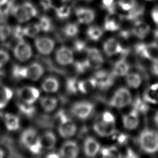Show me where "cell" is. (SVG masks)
I'll use <instances>...</instances> for the list:
<instances>
[{
  "mask_svg": "<svg viewBox=\"0 0 158 158\" xmlns=\"http://www.w3.org/2000/svg\"><path fill=\"white\" fill-rule=\"evenodd\" d=\"M139 114L131 109L130 112L122 116V123L124 128L128 130H133L136 129L139 123Z\"/></svg>",
  "mask_w": 158,
  "mask_h": 158,
  "instance_id": "cell-20",
  "label": "cell"
},
{
  "mask_svg": "<svg viewBox=\"0 0 158 158\" xmlns=\"http://www.w3.org/2000/svg\"><path fill=\"white\" fill-rule=\"evenodd\" d=\"M86 52V59L90 69H99L104 63V58L99 50L96 48H89Z\"/></svg>",
  "mask_w": 158,
  "mask_h": 158,
  "instance_id": "cell-13",
  "label": "cell"
},
{
  "mask_svg": "<svg viewBox=\"0 0 158 158\" xmlns=\"http://www.w3.org/2000/svg\"><path fill=\"white\" fill-rule=\"evenodd\" d=\"M79 146L74 140H67L61 146L59 153L62 158H77L79 154Z\"/></svg>",
  "mask_w": 158,
  "mask_h": 158,
  "instance_id": "cell-14",
  "label": "cell"
},
{
  "mask_svg": "<svg viewBox=\"0 0 158 158\" xmlns=\"http://www.w3.org/2000/svg\"><path fill=\"white\" fill-rule=\"evenodd\" d=\"M101 158H122L120 150L115 146H109L101 148Z\"/></svg>",
  "mask_w": 158,
  "mask_h": 158,
  "instance_id": "cell-30",
  "label": "cell"
},
{
  "mask_svg": "<svg viewBox=\"0 0 158 158\" xmlns=\"http://www.w3.org/2000/svg\"><path fill=\"white\" fill-rule=\"evenodd\" d=\"M73 48L77 52L80 53L84 51H86V49L88 48L85 42L81 40H77L74 43Z\"/></svg>",
  "mask_w": 158,
  "mask_h": 158,
  "instance_id": "cell-47",
  "label": "cell"
},
{
  "mask_svg": "<svg viewBox=\"0 0 158 158\" xmlns=\"http://www.w3.org/2000/svg\"><path fill=\"white\" fill-rule=\"evenodd\" d=\"M132 109L137 112L139 114H146L149 110L148 104L139 96H136L131 101Z\"/></svg>",
  "mask_w": 158,
  "mask_h": 158,
  "instance_id": "cell-31",
  "label": "cell"
},
{
  "mask_svg": "<svg viewBox=\"0 0 158 158\" xmlns=\"http://www.w3.org/2000/svg\"><path fill=\"white\" fill-rule=\"evenodd\" d=\"M55 58L59 64L63 66L69 65L74 61L73 52L69 48L61 46L57 50Z\"/></svg>",
  "mask_w": 158,
  "mask_h": 158,
  "instance_id": "cell-16",
  "label": "cell"
},
{
  "mask_svg": "<svg viewBox=\"0 0 158 158\" xmlns=\"http://www.w3.org/2000/svg\"><path fill=\"white\" fill-rule=\"evenodd\" d=\"M78 26L74 23H69L63 28V33L67 37H73L76 36L78 34Z\"/></svg>",
  "mask_w": 158,
  "mask_h": 158,
  "instance_id": "cell-40",
  "label": "cell"
},
{
  "mask_svg": "<svg viewBox=\"0 0 158 158\" xmlns=\"http://www.w3.org/2000/svg\"><path fill=\"white\" fill-rule=\"evenodd\" d=\"M11 13L17 21L23 23L36 17L38 11L33 4L25 2L19 5H14Z\"/></svg>",
  "mask_w": 158,
  "mask_h": 158,
  "instance_id": "cell-4",
  "label": "cell"
},
{
  "mask_svg": "<svg viewBox=\"0 0 158 158\" xmlns=\"http://www.w3.org/2000/svg\"><path fill=\"white\" fill-rule=\"evenodd\" d=\"M45 158H62L59 152H54L52 151L47 154Z\"/></svg>",
  "mask_w": 158,
  "mask_h": 158,
  "instance_id": "cell-53",
  "label": "cell"
},
{
  "mask_svg": "<svg viewBox=\"0 0 158 158\" xmlns=\"http://www.w3.org/2000/svg\"><path fill=\"white\" fill-rule=\"evenodd\" d=\"M154 43L156 44L157 48H158V29H157L155 31H154Z\"/></svg>",
  "mask_w": 158,
  "mask_h": 158,
  "instance_id": "cell-55",
  "label": "cell"
},
{
  "mask_svg": "<svg viewBox=\"0 0 158 158\" xmlns=\"http://www.w3.org/2000/svg\"><path fill=\"white\" fill-rule=\"evenodd\" d=\"M135 52L140 57L152 61L158 57V48L154 42L149 44L138 43L135 46Z\"/></svg>",
  "mask_w": 158,
  "mask_h": 158,
  "instance_id": "cell-8",
  "label": "cell"
},
{
  "mask_svg": "<svg viewBox=\"0 0 158 158\" xmlns=\"http://www.w3.org/2000/svg\"><path fill=\"white\" fill-rule=\"evenodd\" d=\"M17 94L20 102L28 104H33L38 99L40 91L35 86H24L17 89Z\"/></svg>",
  "mask_w": 158,
  "mask_h": 158,
  "instance_id": "cell-7",
  "label": "cell"
},
{
  "mask_svg": "<svg viewBox=\"0 0 158 158\" xmlns=\"http://www.w3.org/2000/svg\"><path fill=\"white\" fill-rule=\"evenodd\" d=\"M102 6L109 13H114L115 12V0H102Z\"/></svg>",
  "mask_w": 158,
  "mask_h": 158,
  "instance_id": "cell-46",
  "label": "cell"
},
{
  "mask_svg": "<svg viewBox=\"0 0 158 158\" xmlns=\"http://www.w3.org/2000/svg\"><path fill=\"white\" fill-rule=\"evenodd\" d=\"M153 119H154V122L155 125L158 128V111L155 114Z\"/></svg>",
  "mask_w": 158,
  "mask_h": 158,
  "instance_id": "cell-56",
  "label": "cell"
},
{
  "mask_svg": "<svg viewBox=\"0 0 158 158\" xmlns=\"http://www.w3.org/2000/svg\"><path fill=\"white\" fill-rule=\"evenodd\" d=\"M75 15L80 23L89 24L94 20L95 12L90 8L80 7L75 9Z\"/></svg>",
  "mask_w": 158,
  "mask_h": 158,
  "instance_id": "cell-19",
  "label": "cell"
},
{
  "mask_svg": "<svg viewBox=\"0 0 158 158\" xmlns=\"http://www.w3.org/2000/svg\"><path fill=\"white\" fill-rule=\"evenodd\" d=\"M57 131L60 136L69 138L76 133L77 125L64 110H60L56 114Z\"/></svg>",
  "mask_w": 158,
  "mask_h": 158,
  "instance_id": "cell-3",
  "label": "cell"
},
{
  "mask_svg": "<svg viewBox=\"0 0 158 158\" xmlns=\"http://www.w3.org/2000/svg\"><path fill=\"white\" fill-rule=\"evenodd\" d=\"M103 51L109 57L115 56L118 54H120L122 56L125 57L129 52L128 49L124 48L120 42L114 38H109L104 43Z\"/></svg>",
  "mask_w": 158,
  "mask_h": 158,
  "instance_id": "cell-9",
  "label": "cell"
},
{
  "mask_svg": "<svg viewBox=\"0 0 158 158\" xmlns=\"http://www.w3.org/2000/svg\"><path fill=\"white\" fill-rule=\"evenodd\" d=\"M40 4L44 10H48L52 7V1L51 0H40Z\"/></svg>",
  "mask_w": 158,
  "mask_h": 158,
  "instance_id": "cell-51",
  "label": "cell"
},
{
  "mask_svg": "<svg viewBox=\"0 0 158 158\" xmlns=\"http://www.w3.org/2000/svg\"><path fill=\"white\" fill-rule=\"evenodd\" d=\"M144 12V7L142 5L136 4L130 10L128 11L125 18L129 20H135L143 15Z\"/></svg>",
  "mask_w": 158,
  "mask_h": 158,
  "instance_id": "cell-34",
  "label": "cell"
},
{
  "mask_svg": "<svg viewBox=\"0 0 158 158\" xmlns=\"http://www.w3.org/2000/svg\"><path fill=\"white\" fill-rule=\"evenodd\" d=\"M136 4V0H119L118 1L120 8L125 11L130 10Z\"/></svg>",
  "mask_w": 158,
  "mask_h": 158,
  "instance_id": "cell-44",
  "label": "cell"
},
{
  "mask_svg": "<svg viewBox=\"0 0 158 158\" xmlns=\"http://www.w3.org/2000/svg\"><path fill=\"white\" fill-rule=\"evenodd\" d=\"M96 80L97 88L101 90H107L114 83L115 77L111 72L104 70H99L93 76Z\"/></svg>",
  "mask_w": 158,
  "mask_h": 158,
  "instance_id": "cell-10",
  "label": "cell"
},
{
  "mask_svg": "<svg viewBox=\"0 0 158 158\" xmlns=\"http://www.w3.org/2000/svg\"><path fill=\"white\" fill-rule=\"evenodd\" d=\"M12 33L11 28L3 20L0 21V40L5 41Z\"/></svg>",
  "mask_w": 158,
  "mask_h": 158,
  "instance_id": "cell-43",
  "label": "cell"
},
{
  "mask_svg": "<svg viewBox=\"0 0 158 158\" xmlns=\"http://www.w3.org/2000/svg\"><path fill=\"white\" fill-rule=\"evenodd\" d=\"M146 1H152V0H146Z\"/></svg>",
  "mask_w": 158,
  "mask_h": 158,
  "instance_id": "cell-60",
  "label": "cell"
},
{
  "mask_svg": "<svg viewBox=\"0 0 158 158\" xmlns=\"http://www.w3.org/2000/svg\"><path fill=\"white\" fill-rule=\"evenodd\" d=\"M122 17L114 13H109L105 19L104 27L107 31H114L118 30L121 25Z\"/></svg>",
  "mask_w": 158,
  "mask_h": 158,
  "instance_id": "cell-21",
  "label": "cell"
},
{
  "mask_svg": "<svg viewBox=\"0 0 158 158\" xmlns=\"http://www.w3.org/2000/svg\"><path fill=\"white\" fill-rule=\"evenodd\" d=\"M3 121L6 128L10 131L17 130L20 126L19 117L11 113H6L3 115Z\"/></svg>",
  "mask_w": 158,
  "mask_h": 158,
  "instance_id": "cell-26",
  "label": "cell"
},
{
  "mask_svg": "<svg viewBox=\"0 0 158 158\" xmlns=\"http://www.w3.org/2000/svg\"><path fill=\"white\" fill-rule=\"evenodd\" d=\"M82 1H85V2H91V1H92L93 0H82Z\"/></svg>",
  "mask_w": 158,
  "mask_h": 158,
  "instance_id": "cell-59",
  "label": "cell"
},
{
  "mask_svg": "<svg viewBox=\"0 0 158 158\" xmlns=\"http://www.w3.org/2000/svg\"><path fill=\"white\" fill-rule=\"evenodd\" d=\"M101 146L99 141L92 136H87L83 142V152L88 157L96 156L100 151Z\"/></svg>",
  "mask_w": 158,
  "mask_h": 158,
  "instance_id": "cell-17",
  "label": "cell"
},
{
  "mask_svg": "<svg viewBox=\"0 0 158 158\" xmlns=\"http://www.w3.org/2000/svg\"><path fill=\"white\" fill-rule=\"evenodd\" d=\"M130 91L126 87H120L114 93L110 101L109 105L113 107L120 109L131 103Z\"/></svg>",
  "mask_w": 158,
  "mask_h": 158,
  "instance_id": "cell-5",
  "label": "cell"
},
{
  "mask_svg": "<svg viewBox=\"0 0 158 158\" xmlns=\"http://www.w3.org/2000/svg\"><path fill=\"white\" fill-rule=\"evenodd\" d=\"M86 34L88 37L94 41H98L103 35V31L100 27L96 25H92L88 27Z\"/></svg>",
  "mask_w": 158,
  "mask_h": 158,
  "instance_id": "cell-35",
  "label": "cell"
},
{
  "mask_svg": "<svg viewBox=\"0 0 158 158\" xmlns=\"http://www.w3.org/2000/svg\"><path fill=\"white\" fill-rule=\"evenodd\" d=\"M20 141L24 148L33 154H39L43 150L40 136L37 130L33 127H28L22 131Z\"/></svg>",
  "mask_w": 158,
  "mask_h": 158,
  "instance_id": "cell-2",
  "label": "cell"
},
{
  "mask_svg": "<svg viewBox=\"0 0 158 158\" xmlns=\"http://www.w3.org/2000/svg\"><path fill=\"white\" fill-rule=\"evenodd\" d=\"M142 76L137 72L128 73L125 75V81L127 85L132 88H138L142 82Z\"/></svg>",
  "mask_w": 158,
  "mask_h": 158,
  "instance_id": "cell-32",
  "label": "cell"
},
{
  "mask_svg": "<svg viewBox=\"0 0 158 158\" xmlns=\"http://www.w3.org/2000/svg\"><path fill=\"white\" fill-rule=\"evenodd\" d=\"M149 31V26L144 22L139 20L135 22L131 30L133 35L139 39L144 38L148 35Z\"/></svg>",
  "mask_w": 158,
  "mask_h": 158,
  "instance_id": "cell-25",
  "label": "cell"
},
{
  "mask_svg": "<svg viewBox=\"0 0 158 158\" xmlns=\"http://www.w3.org/2000/svg\"><path fill=\"white\" fill-rule=\"evenodd\" d=\"M137 143L144 152L154 154L158 151V132L150 128H144L139 134Z\"/></svg>",
  "mask_w": 158,
  "mask_h": 158,
  "instance_id": "cell-1",
  "label": "cell"
},
{
  "mask_svg": "<svg viewBox=\"0 0 158 158\" xmlns=\"http://www.w3.org/2000/svg\"><path fill=\"white\" fill-rule=\"evenodd\" d=\"M94 109V106L92 102L88 101H80L72 104L71 112L77 118L86 120L91 116Z\"/></svg>",
  "mask_w": 158,
  "mask_h": 158,
  "instance_id": "cell-6",
  "label": "cell"
},
{
  "mask_svg": "<svg viewBox=\"0 0 158 158\" xmlns=\"http://www.w3.org/2000/svg\"><path fill=\"white\" fill-rule=\"evenodd\" d=\"M60 88V83L57 78L53 76H49L45 78L41 83L42 89L48 93L57 92Z\"/></svg>",
  "mask_w": 158,
  "mask_h": 158,
  "instance_id": "cell-24",
  "label": "cell"
},
{
  "mask_svg": "<svg viewBox=\"0 0 158 158\" xmlns=\"http://www.w3.org/2000/svg\"><path fill=\"white\" fill-rule=\"evenodd\" d=\"M44 68L41 64L34 62L25 66V79L32 81L38 80L43 75Z\"/></svg>",
  "mask_w": 158,
  "mask_h": 158,
  "instance_id": "cell-18",
  "label": "cell"
},
{
  "mask_svg": "<svg viewBox=\"0 0 158 158\" xmlns=\"http://www.w3.org/2000/svg\"><path fill=\"white\" fill-rule=\"evenodd\" d=\"M73 65L75 72L78 74L85 73L89 69H90L86 59L77 60Z\"/></svg>",
  "mask_w": 158,
  "mask_h": 158,
  "instance_id": "cell-42",
  "label": "cell"
},
{
  "mask_svg": "<svg viewBox=\"0 0 158 158\" xmlns=\"http://www.w3.org/2000/svg\"><path fill=\"white\" fill-rule=\"evenodd\" d=\"M96 88V82L93 77L79 80L78 89V93L81 94H87Z\"/></svg>",
  "mask_w": 158,
  "mask_h": 158,
  "instance_id": "cell-27",
  "label": "cell"
},
{
  "mask_svg": "<svg viewBox=\"0 0 158 158\" xmlns=\"http://www.w3.org/2000/svg\"><path fill=\"white\" fill-rule=\"evenodd\" d=\"M151 15L154 22L157 25H158V8H155L152 10L151 12Z\"/></svg>",
  "mask_w": 158,
  "mask_h": 158,
  "instance_id": "cell-54",
  "label": "cell"
},
{
  "mask_svg": "<svg viewBox=\"0 0 158 158\" xmlns=\"http://www.w3.org/2000/svg\"><path fill=\"white\" fill-rule=\"evenodd\" d=\"M10 56L7 51L0 49V69L4 67L9 60Z\"/></svg>",
  "mask_w": 158,
  "mask_h": 158,
  "instance_id": "cell-48",
  "label": "cell"
},
{
  "mask_svg": "<svg viewBox=\"0 0 158 158\" xmlns=\"http://www.w3.org/2000/svg\"><path fill=\"white\" fill-rule=\"evenodd\" d=\"M40 104L41 108L46 112L54 110L58 104L57 99L52 96H44L40 98Z\"/></svg>",
  "mask_w": 158,
  "mask_h": 158,
  "instance_id": "cell-29",
  "label": "cell"
},
{
  "mask_svg": "<svg viewBox=\"0 0 158 158\" xmlns=\"http://www.w3.org/2000/svg\"><path fill=\"white\" fill-rule=\"evenodd\" d=\"M122 158H139V157L133 149L128 148Z\"/></svg>",
  "mask_w": 158,
  "mask_h": 158,
  "instance_id": "cell-49",
  "label": "cell"
},
{
  "mask_svg": "<svg viewBox=\"0 0 158 158\" xmlns=\"http://www.w3.org/2000/svg\"><path fill=\"white\" fill-rule=\"evenodd\" d=\"M25 36L30 38L36 36L41 31L38 23H30L23 28Z\"/></svg>",
  "mask_w": 158,
  "mask_h": 158,
  "instance_id": "cell-38",
  "label": "cell"
},
{
  "mask_svg": "<svg viewBox=\"0 0 158 158\" xmlns=\"http://www.w3.org/2000/svg\"><path fill=\"white\" fill-rule=\"evenodd\" d=\"M93 128L94 132L101 137L112 136L116 131L115 123H109L101 118L93 123Z\"/></svg>",
  "mask_w": 158,
  "mask_h": 158,
  "instance_id": "cell-11",
  "label": "cell"
},
{
  "mask_svg": "<svg viewBox=\"0 0 158 158\" xmlns=\"http://www.w3.org/2000/svg\"><path fill=\"white\" fill-rule=\"evenodd\" d=\"M11 73L12 77L17 80L25 79V66L18 64L14 65L12 68Z\"/></svg>",
  "mask_w": 158,
  "mask_h": 158,
  "instance_id": "cell-37",
  "label": "cell"
},
{
  "mask_svg": "<svg viewBox=\"0 0 158 158\" xmlns=\"http://www.w3.org/2000/svg\"><path fill=\"white\" fill-rule=\"evenodd\" d=\"M35 46L37 51L43 55H49L53 51L54 41L47 36H39L35 40Z\"/></svg>",
  "mask_w": 158,
  "mask_h": 158,
  "instance_id": "cell-15",
  "label": "cell"
},
{
  "mask_svg": "<svg viewBox=\"0 0 158 158\" xmlns=\"http://www.w3.org/2000/svg\"><path fill=\"white\" fill-rule=\"evenodd\" d=\"M79 80L76 77L68 78L65 82V88L66 91L69 94H75L78 93V85Z\"/></svg>",
  "mask_w": 158,
  "mask_h": 158,
  "instance_id": "cell-36",
  "label": "cell"
},
{
  "mask_svg": "<svg viewBox=\"0 0 158 158\" xmlns=\"http://www.w3.org/2000/svg\"><path fill=\"white\" fill-rule=\"evenodd\" d=\"M40 136V141L43 150L51 151L56 146L57 138L56 135L50 130H47L42 133Z\"/></svg>",
  "mask_w": 158,
  "mask_h": 158,
  "instance_id": "cell-22",
  "label": "cell"
},
{
  "mask_svg": "<svg viewBox=\"0 0 158 158\" xmlns=\"http://www.w3.org/2000/svg\"><path fill=\"white\" fill-rule=\"evenodd\" d=\"M125 57H122L114 64L111 73L115 77L125 76L128 73L130 66Z\"/></svg>",
  "mask_w": 158,
  "mask_h": 158,
  "instance_id": "cell-23",
  "label": "cell"
},
{
  "mask_svg": "<svg viewBox=\"0 0 158 158\" xmlns=\"http://www.w3.org/2000/svg\"><path fill=\"white\" fill-rule=\"evenodd\" d=\"M17 107L19 112L27 118H31L36 112V108L33 104H28L22 102L17 104Z\"/></svg>",
  "mask_w": 158,
  "mask_h": 158,
  "instance_id": "cell-33",
  "label": "cell"
},
{
  "mask_svg": "<svg viewBox=\"0 0 158 158\" xmlns=\"http://www.w3.org/2000/svg\"><path fill=\"white\" fill-rule=\"evenodd\" d=\"M13 96L12 90L8 86L0 83V109L4 108Z\"/></svg>",
  "mask_w": 158,
  "mask_h": 158,
  "instance_id": "cell-28",
  "label": "cell"
},
{
  "mask_svg": "<svg viewBox=\"0 0 158 158\" xmlns=\"http://www.w3.org/2000/svg\"><path fill=\"white\" fill-rule=\"evenodd\" d=\"M13 52L15 57L20 62H25L29 60L32 56L30 45L23 40L17 43L14 48Z\"/></svg>",
  "mask_w": 158,
  "mask_h": 158,
  "instance_id": "cell-12",
  "label": "cell"
},
{
  "mask_svg": "<svg viewBox=\"0 0 158 158\" xmlns=\"http://www.w3.org/2000/svg\"><path fill=\"white\" fill-rule=\"evenodd\" d=\"M8 1L9 0H0V6L6 4V2H8Z\"/></svg>",
  "mask_w": 158,
  "mask_h": 158,
  "instance_id": "cell-58",
  "label": "cell"
},
{
  "mask_svg": "<svg viewBox=\"0 0 158 158\" xmlns=\"http://www.w3.org/2000/svg\"><path fill=\"white\" fill-rule=\"evenodd\" d=\"M112 137L120 145L126 144L128 142L130 138L127 134L123 133H117V131L112 135Z\"/></svg>",
  "mask_w": 158,
  "mask_h": 158,
  "instance_id": "cell-45",
  "label": "cell"
},
{
  "mask_svg": "<svg viewBox=\"0 0 158 158\" xmlns=\"http://www.w3.org/2000/svg\"><path fill=\"white\" fill-rule=\"evenodd\" d=\"M4 151L1 148H0V158H4Z\"/></svg>",
  "mask_w": 158,
  "mask_h": 158,
  "instance_id": "cell-57",
  "label": "cell"
},
{
  "mask_svg": "<svg viewBox=\"0 0 158 158\" xmlns=\"http://www.w3.org/2000/svg\"><path fill=\"white\" fill-rule=\"evenodd\" d=\"M151 89L154 91V96L156 104H158V83H156L149 86Z\"/></svg>",
  "mask_w": 158,
  "mask_h": 158,
  "instance_id": "cell-52",
  "label": "cell"
},
{
  "mask_svg": "<svg viewBox=\"0 0 158 158\" xmlns=\"http://www.w3.org/2000/svg\"><path fill=\"white\" fill-rule=\"evenodd\" d=\"M38 24L40 27V30L44 32H48L51 31L52 28V22L51 19L46 15H43L40 17Z\"/></svg>",
  "mask_w": 158,
  "mask_h": 158,
  "instance_id": "cell-39",
  "label": "cell"
},
{
  "mask_svg": "<svg viewBox=\"0 0 158 158\" xmlns=\"http://www.w3.org/2000/svg\"><path fill=\"white\" fill-rule=\"evenodd\" d=\"M151 72L155 76L158 77V57L152 60L151 65Z\"/></svg>",
  "mask_w": 158,
  "mask_h": 158,
  "instance_id": "cell-50",
  "label": "cell"
},
{
  "mask_svg": "<svg viewBox=\"0 0 158 158\" xmlns=\"http://www.w3.org/2000/svg\"><path fill=\"white\" fill-rule=\"evenodd\" d=\"M57 17L60 19H67L71 13V8L67 5H63L55 9Z\"/></svg>",
  "mask_w": 158,
  "mask_h": 158,
  "instance_id": "cell-41",
  "label": "cell"
}]
</instances>
